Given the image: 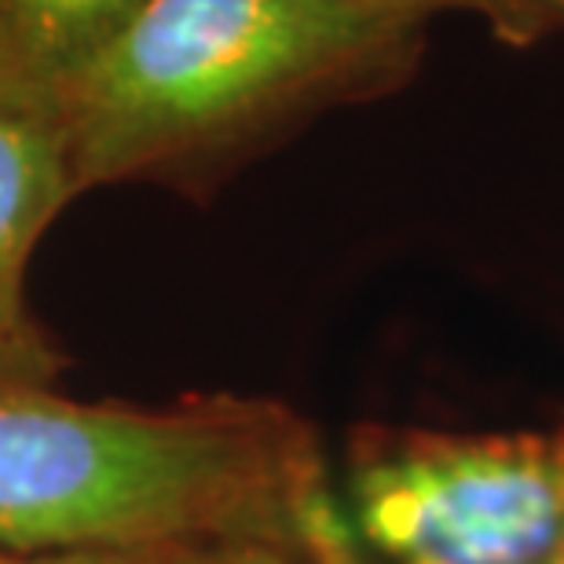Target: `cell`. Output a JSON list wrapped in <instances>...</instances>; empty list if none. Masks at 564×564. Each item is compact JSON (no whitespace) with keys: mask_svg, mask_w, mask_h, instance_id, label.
Here are the masks:
<instances>
[{"mask_svg":"<svg viewBox=\"0 0 564 564\" xmlns=\"http://www.w3.org/2000/svg\"><path fill=\"white\" fill-rule=\"evenodd\" d=\"M30 561H37V557H8V554H0V564H30Z\"/></svg>","mask_w":564,"mask_h":564,"instance_id":"obj_11","label":"cell"},{"mask_svg":"<svg viewBox=\"0 0 564 564\" xmlns=\"http://www.w3.org/2000/svg\"><path fill=\"white\" fill-rule=\"evenodd\" d=\"M169 550H104V554H63V557H37L30 564H165Z\"/></svg>","mask_w":564,"mask_h":564,"instance_id":"obj_9","label":"cell"},{"mask_svg":"<svg viewBox=\"0 0 564 564\" xmlns=\"http://www.w3.org/2000/svg\"><path fill=\"white\" fill-rule=\"evenodd\" d=\"M304 561L308 564H359L352 528L337 513V506H334V513H326L323 521L315 524L308 546H304Z\"/></svg>","mask_w":564,"mask_h":564,"instance_id":"obj_8","label":"cell"},{"mask_svg":"<svg viewBox=\"0 0 564 564\" xmlns=\"http://www.w3.org/2000/svg\"><path fill=\"white\" fill-rule=\"evenodd\" d=\"M165 564H304V561L272 543H209V546H173Z\"/></svg>","mask_w":564,"mask_h":564,"instance_id":"obj_7","label":"cell"},{"mask_svg":"<svg viewBox=\"0 0 564 564\" xmlns=\"http://www.w3.org/2000/svg\"><path fill=\"white\" fill-rule=\"evenodd\" d=\"M419 15L370 0H147L55 88L77 187L224 143L408 59Z\"/></svg>","mask_w":564,"mask_h":564,"instance_id":"obj_2","label":"cell"},{"mask_svg":"<svg viewBox=\"0 0 564 564\" xmlns=\"http://www.w3.org/2000/svg\"><path fill=\"white\" fill-rule=\"evenodd\" d=\"M8 85H26V82H22V74L15 66V55H11L4 30H0V88H8Z\"/></svg>","mask_w":564,"mask_h":564,"instance_id":"obj_10","label":"cell"},{"mask_svg":"<svg viewBox=\"0 0 564 564\" xmlns=\"http://www.w3.org/2000/svg\"><path fill=\"white\" fill-rule=\"evenodd\" d=\"M147 0H0V30L26 85L55 93Z\"/></svg>","mask_w":564,"mask_h":564,"instance_id":"obj_5","label":"cell"},{"mask_svg":"<svg viewBox=\"0 0 564 564\" xmlns=\"http://www.w3.org/2000/svg\"><path fill=\"white\" fill-rule=\"evenodd\" d=\"M352 513L392 564H564V429L381 433Z\"/></svg>","mask_w":564,"mask_h":564,"instance_id":"obj_3","label":"cell"},{"mask_svg":"<svg viewBox=\"0 0 564 564\" xmlns=\"http://www.w3.org/2000/svg\"><path fill=\"white\" fill-rule=\"evenodd\" d=\"M63 110L37 85L0 88V389H48L63 359L26 304L41 231L77 195Z\"/></svg>","mask_w":564,"mask_h":564,"instance_id":"obj_4","label":"cell"},{"mask_svg":"<svg viewBox=\"0 0 564 564\" xmlns=\"http://www.w3.org/2000/svg\"><path fill=\"white\" fill-rule=\"evenodd\" d=\"M370 4H386L411 11V15L429 19L433 11H458V15H477L495 30V37L506 44H532L546 30L561 26V15L550 0H370Z\"/></svg>","mask_w":564,"mask_h":564,"instance_id":"obj_6","label":"cell"},{"mask_svg":"<svg viewBox=\"0 0 564 564\" xmlns=\"http://www.w3.org/2000/svg\"><path fill=\"white\" fill-rule=\"evenodd\" d=\"M550 4H554V8H557V15L564 19V0H550Z\"/></svg>","mask_w":564,"mask_h":564,"instance_id":"obj_12","label":"cell"},{"mask_svg":"<svg viewBox=\"0 0 564 564\" xmlns=\"http://www.w3.org/2000/svg\"><path fill=\"white\" fill-rule=\"evenodd\" d=\"M330 506L308 433L268 403L176 411L0 389V554L272 543L304 561Z\"/></svg>","mask_w":564,"mask_h":564,"instance_id":"obj_1","label":"cell"}]
</instances>
